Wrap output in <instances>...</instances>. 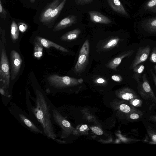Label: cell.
I'll use <instances>...</instances> for the list:
<instances>
[{"instance_id": "6da1fadb", "label": "cell", "mask_w": 156, "mask_h": 156, "mask_svg": "<svg viewBox=\"0 0 156 156\" xmlns=\"http://www.w3.org/2000/svg\"><path fill=\"white\" fill-rule=\"evenodd\" d=\"M35 95L36 106L31 107L32 112L41 125L44 134L48 137L54 140L56 136L53 130L49 106L40 91L36 90Z\"/></svg>"}, {"instance_id": "7a4b0ae2", "label": "cell", "mask_w": 156, "mask_h": 156, "mask_svg": "<svg viewBox=\"0 0 156 156\" xmlns=\"http://www.w3.org/2000/svg\"><path fill=\"white\" fill-rule=\"evenodd\" d=\"M1 44V42L0 79L2 87L7 89L9 87L10 82L9 67L4 44Z\"/></svg>"}, {"instance_id": "3957f363", "label": "cell", "mask_w": 156, "mask_h": 156, "mask_svg": "<svg viewBox=\"0 0 156 156\" xmlns=\"http://www.w3.org/2000/svg\"><path fill=\"white\" fill-rule=\"evenodd\" d=\"M47 80L51 86L56 88L77 85L82 83L83 81L82 78L76 79L67 76H60L57 75L48 76Z\"/></svg>"}, {"instance_id": "277c9868", "label": "cell", "mask_w": 156, "mask_h": 156, "mask_svg": "<svg viewBox=\"0 0 156 156\" xmlns=\"http://www.w3.org/2000/svg\"><path fill=\"white\" fill-rule=\"evenodd\" d=\"M89 51V42L87 39L80 50L78 60L74 68V72L76 74H80L84 71L88 63Z\"/></svg>"}, {"instance_id": "5b68a950", "label": "cell", "mask_w": 156, "mask_h": 156, "mask_svg": "<svg viewBox=\"0 0 156 156\" xmlns=\"http://www.w3.org/2000/svg\"><path fill=\"white\" fill-rule=\"evenodd\" d=\"M142 82L139 83L137 87L139 94L145 100H150L156 103V97L152 90L145 74L142 76Z\"/></svg>"}, {"instance_id": "8992f818", "label": "cell", "mask_w": 156, "mask_h": 156, "mask_svg": "<svg viewBox=\"0 0 156 156\" xmlns=\"http://www.w3.org/2000/svg\"><path fill=\"white\" fill-rule=\"evenodd\" d=\"M11 63V78L12 80L15 79L20 71L22 60L19 53L14 50L10 52Z\"/></svg>"}, {"instance_id": "52a82bcc", "label": "cell", "mask_w": 156, "mask_h": 156, "mask_svg": "<svg viewBox=\"0 0 156 156\" xmlns=\"http://www.w3.org/2000/svg\"><path fill=\"white\" fill-rule=\"evenodd\" d=\"M150 50V47L148 45L139 48L130 67L131 68L133 69L140 63L146 61L148 57Z\"/></svg>"}, {"instance_id": "ba28073f", "label": "cell", "mask_w": 156, "mask_h": 156, "mask_svg": "<svg viewBox=\"0 0 156 156\" xmlns=\"http://www.w3.org/2000/svg\"><path fill=\"white\" fill-rule=\"evenodd\" d=\"M77 17L72 15L62 19L55 26L53 31H59L69 27L77 22Z\"/></svg>"}, {"instance_id": "9c48e42d", "label": "cell", "mask_w": 156, "mask_h": 156, "mask_svg": "<svg viewBox=\"0 0 156 156\" xmlns=\"http://www.w3.org/2000/svg\"><path fill=\"white\" fill-rule=\"evenodd\" d=\"M90 20L93 22L104 24H108L112 22V20L100 12L90 11L88 12Z\"/></svg>"}, {"instance_id": "30bf717a", "label": "cell", "mask_w": 156, "mask_h": 156, "mask_svg": "<svg viewBox=\"0 0 156 156\" xmlns=\"http://www.w3.org/2000/svg\"><path fill=\"white\" fill-rule=\"evenodd\" d=\"M134 52V50H131L126 51L121 55L114 58L107 65L106 67L109 69L117 71V68L121 63L122 59L127 57L131 55Z\"/></svg>"}, {"instance_id": "8fae6325", "label": "cell", "mask_w": 156, "mask_h": 156, "mask_svg": "<svg viewBox=\"0 0 156 156\" xmlns=\"http://www.w3.org/2000/svg\"><path fill=\"white\" fill-rule=\"evenodd\" d=\"M63 0H54L46 8L40 16V21L45 23L52 11L55 9Z\"/></svg>"}, {"instance_id": "7c38bea8", "label": "cell", "mask_w": 156, "mask_h": 156, "mask_svg": "<svg viewBox=\"0 0 156 156\" xmlns=\"http://www.w3.org/2000/svg\"><path fill=\"white\" fill-rule=\"evenodd\" d=\"M111 8L115 12L121 15L128 16V14L119 0H107Z\"/></svg>"}, {"instance_id": "4fadbf2b", "label": "cell", "mask_w": 156, "mask_h": 156, "mask_svg": "<svg viewBox=\"0 0 156 156\" xmlns=\"http://www.w3.org/2000/svg\"><path fill=\"white\" fill-rule=\"evenodd\" d=\"M35 39L39 41L45 48H49L52 47L63 52H69L68 50L65 48L47 39L40 37H37Z\"/></svg>"}, {"instance_id": "5bb4252c", "label": "cell", "mask_w": 156, "mask_h": 156, "mask_svg": "<svg viewBox=\"0 0 156 156\" xmlns=\"http://www.w3.org/2000/svg\"><path fill=\"white\" fill-rule=\"evenodd\" d=\"M144 29L150 33L156 34V17L144 21L143 23Z\"/></svg>"}, {"instance_id": "9a60e30c", "label": "cell", "mask_w": 156, "mask_h": 156, "mask_svg": "<svg viewBox=\"0 0 156 156\" xmlns=\"http://www.w3.org/2000/svg\"><path fill=\"white\" fill-rule=\"evenodd\" d=\"M81 32L79 29H76L64 34L61 37L60 39L64 41L74 40L78 38Z\"/></svg>"}, {"instance_id": "2e32d148", "label": "cell", "mask_w": 156, "mask_h": 156, "mask_svg": "<svg viewBox=\"0 0 156 156\" xmlns=\"http://www.w3.org/2000/svg\"><path fill=\"white\" fill-rule=\"evenodd\" d=\"M121 93L122 98L125 100H128L133 98H140L135 91L127 87L122 89Z\"/></svg>"}, {"instance_id": "e0dca14e", "label": "cell", "mask_w": 156, "mask_h": 156, "mask_svg": "<svg viewBox=\"0 0 156 156\" xmlns=\"http://www.w3.org/2000/svg\"><path fill=\"white\" fill-rule=\"evenodd\" d=\"M19 116L21 121L32 131L43 134L42 132L24 115L20 114Z\"/></svg>"}, {"instance_id": "ac0fdd59", "label": "cell", "mask_w": 156, "mask_h": 156, "mask_svg": "<svg viewBox=\"0 0 156 156\" xmlns=\"http://www.w3.org/2000/svg\"><path fill=\"white\" fill-rule=\"evenodd\" d=\"M66 0H63L59 5L52 11L46 23L53 21L58 16L63 8Z\"/></svg>"}, {"instance_id": "d6986e66", "label": "cell", "mask_w": 156, "mask_h": 156, "mask_svg": "<svg viewBox=\"0 0 156 156\" xmlns=\"http://www.w3.org/2000/svg\"><path fill=\"white\" fill-rule=\"evenodd\" d=\"M43 46L41 43L36 39L34 43V56L39 59L43 54Z\"/></svg>"}, {"instance_id": "ffe728a7", "label": "cell", "mask_w": 156, "mask_h": 156, "mask_svg": "<svg viewBox=\"0 0 156 156\" xmlns=\"http://www.w3.org/2000/svg\"><path fill=\"white\" fill-rule=\"evenodd\" d=\"M120 41L118 37H114L109 39L105 43L103 47L105 50L110 49L116 46Z\"/></svg>"}, {"instance_id": "44dd1931", "label": "cell", "mask_w": 156, "mask_h": 156, "mask_svg": "<svg viewBox=\"0 0 156 156\" xmlns=\"http://www.w3.org/2000/svg\"><path fill=\"white\" fill-rule=\"evenodd\" d=\"M11 36L13 40H16L19 36V32L18 26L15 22L13 21L11 27Z\"/></svg>"}, {"instance_id": "7402d4cb", "label": "cell", "mask_w": 156, "mask_h": 156, "mask_svg": "<svg viewBox=\"0 0 156 156\" xmlns=\"http://www.w3.org/2000/svg\"><path fill=\"white\" fill-rule=\"evenodd\" d=\"M144 9L149 11L156 13V0H149L145 4Z\"/></svg>"}, {"instance_id": "603a6c76", "label": "cell", "mask_w": 156, "mask_h": 156, "mask_svg": "<svg viewBox=\"0 0 156 156\" xmlns=\"http://www.w3.org/2000/svg\"><path fill=\"white\" fill-rule=\"evenodd\" d=\"M143 114L142 112L136 109L130 113L129 117L131 120H136L141 118Z\"/></svg>"}, {"instance_id": "cb8c5ba5", "label": "cell", "mask_w": 156, "mask_h": 156, "mask_svg": "<svg viewBox=\"0 0 156 156\" xmlns=\"http://www.w3.org/2000/svg\"><path fill=\"white\" fill-rule=\"evenodd\" d=\"M130 101V104L135 108L140 107L142 105V101L140 98H133Z\"/></svg>"}, {"instance_id": "d4e9b609", "label": "cell", "mask_w": 156, "mask_h": 156, "mask_svg": "<svg viewBox=\"0 0 156 156\" xmlns=\"http://www.w3.org/2000/svg\"><path fill=\"white\" fill-rule=\"evenodd\" d=\"M147 132L151 141L156 143V131L151 129H147Z\"/></svg>"}, {"instance_id": "484cf974", "label": "cell", "mask_w": 156, "mask_h": 156, "mask_svg": "<svg viewBox=\"0 0 156 156\" xmlns=\"http://www.w3.org/2000/svg\"><path fill=\"white\" fill-rule=\"evenodd\" d=\"M144 67L143 65H138L133 68V71L138 74H141L144 71Z\"/></svg>"}, {"instance_id": "4316f807", "label": "cell", "mask_w": 156, "mask_h": 156, "mask_svg": "<svg viewBox=\"0 0 156 156\" xmlns=\"http://www.w3.org/2000/svg\"><path fill=\"white\" fill-rule=\"evenodd\" d=\"M150 60L152 62L156 63V47H154L153 48Z\"/></svg>"}, {"instance_id": "83f0119b", "label": "cell", "mask_w": 156, "mask_h": 156, "mask_svg": "<svg viewBox=\"0 0 156 156\" xmlns=\"http://www.w3.org/2000/svg\"><path fill=\"white\" fill-rule=\"evenodd\" d=\"M94 0H75L76 4L78 5H84L91 3Z\"/></svg>"}, {"instance_id": "f1b7e54d", "label": "cell", "mask_w": 156, "mask_h": 156, "mask_svg": "<svg viewBox=\"0 0 156 156\" xmlns=\"http://www.w3.org/2000/svg\"><path fill=\"white\" fill-rule=\"evenodd\" d=\"M91 130L93 132L98 135H102L103 133L102 130L98 127H93L91 128Z\"/></svg>"}, {"instance_id": "f546056e", "label": "cell", "mask_w": 156, "mask_h": 156, "mask_svg": "<svg viewBox=\"0 0 156 156\" xmlns=\"http://www.w3.org/2000/svg\"><path fill=\"white\" fill-rule=\"evenodd\" d=\"M111 78L114 81L118 82H120L122 80V77L119 75H112L111 76Z\"/></svg>"}, {"instance_id": "4dcf8cb0", "label": "cell", "mask_w": 156, "mask_h": 156, "mask_svg": "<svg viewBox=\"0 0 156 156\" xmlns=\"http://www.w3.org/2000/svg\"><path fill=\"white\" fill-rule=\"evenodd\" d=\"M0 13L1 15H2V17L5 20V19L7 12L3 8L1 0H0Z\"/></svg>"}, {"instance_id": "1f68e13d", "label": "cell", "mask_w": 156, "mask_h": 156, "mask_svg": "<svg viewBox=\"0 0 156 156\" xmlns=\"http://www.w3.org/2000/svg\"><path fill=\"white\" fill-rule=\"evenodd\" d=\"M94 82L98 84H103L106 82V80L102 77H98L94 80Z\"/></svg>"}, {"instance_id": "d6a6232c", "label": "cell", "mask_w": 156, "mask_h": 156, "mask_svg": "<svg viewBox=\"0 0 156 156\" xmlns=\"http://www.w3.org/2000/svg\"><path fill=\"white\" fill-rule=\"evenodd\" d=\"M27 28V25L23 23H20L19 25V30L22 32H24Z\"/></svg>"}, {"instance_id": "836d02e7", "label": "cell", "mask_w": 156, "mask_h": 156, "mask_svg": "<svg viewBox=\"0 0 156 156\" xmlns=\"http://www.w3.org/2000/svg\"><path fill=\"white\" fill-rule=\"evenodd\" d=\"M150 71L156 87V75L154 74L151 69H150Z\"/></svg>"}, {"instance_id": "e575fe53", "label": "cell", "mask_w": 156, "mask_h": 156, "mask_svg": "<svg viewBox=\"0 0 156 156\" xmlns=\"http://www.w3.org/2000/svg\"><path fill=\"white\" fill-rule=\"evenodd\" d=\"M87 126L86 125H82L80 128V130L81 131H83L87 129Z\"/></svg>"}, {"instance_id": "d590c367", "label": "cell", "mask_w": 156, "mask_h": 156, "mask_svg": "<svg viewBox=\"0 0 156 156\" xmlns=\"http://www.w3.org/2000/svg\"><path fill=\"white\" fill-rule=\"evenodd\" d=\"M150 120L156 122V115H152L150 117Z\"/></svg>"}, {"instance_id": "8d00e7d4", "label": "cell", "mask_w": 156, "mask_h": 156, "mask_svg": "<svg viewBox=\"0 0 156 156\" xmlns=\"http://www.w3.org/2000/svg\"><path fill=\"white\" fill-rule=\"evenodd\" d=\"M0 93L2 95H4V91L3 90L2 88H0Z\"/></svg>"}, {"instance_id": "74e56055", "label": "cell", "mask_w": 156, "mask_h": 156, "mask_svg": "<svg viewBox=\"0 0 156 156\" xmlns=\"http://www.w3.org/2000/svg\"><path fill=\"white\" fill-rule=\"evenodd\" d=\"M32 3H33L34 2L35 0H29Z\"/></svg>"}, {"instance_id": "f35d334b", "label": "cell", "mask_w": 156, "mask_h": 156, "mask_svg": "<svg viewBox=\"0 0 156 156\" xmlns=\"http://www.w3.org/2000/svg\"><path fill=\"white\" fill-rule=\"evenodd\" d=\"M154 68H155V69L156 71V65L155 66H154Z\"/></svg>"}]
</instances>
